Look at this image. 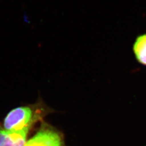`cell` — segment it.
Here are the masks:
<instances>
[{
	"label": "cell",
	"mask_w": 146,
	"mask_h": 146,
	"mask_svg": "<svg viewBox=\"0 0 146 146\" xmlns=\"http://www.w3.org/2000/svg\"><path fill=\"white\" fill-rule=\"evenodd\" d=\"M52 112L43 103L20 107L11 111L4 120V127L8 131L29 130L32 125Z\"/></svg>",
	"instance_id": "1"
},
{
	"label": "cell",
	"mask_w": 146,
	"mask_h": 146,
	"mask_svg": "<svg viewBox=\"0 0 146 146\" xmlns=\"http://www.w3.org/2000/svg\"><path fill=\"white\" fill-rule=\"evenodd\" d=\"M24 146H65L62 133L48 123H43L39 131Z\"/></svg>",
	"instance_id": "2"
},
{
	"label": "cell",
	"mask_w": 146,
	"mask_h": 146,
	"mask_svg": "<svg viewBox=\"0 0 146 146\" xmlns=\"http://www.w3.org/2000/svg\"><path fill=\"white\" fill-rule=\"evenodd\" d=\"M28 130L8 131L0 127V146H24Z\"/></svg>",
	"instance_id": "3"
},
{
	"label": "cell",
	"mask_w": 146,
	"mask_h": 146,
	"mask_svg": "<svg viewBox=\"0 0 146 146\" xmlns=\"http://www.w3.org/2000/svg\"><path fill=\"white\" fill-rule=\"evenodd\" d=\"M133 50L137 61L146 66V34L141 35L136 38Z\"/></svg>",
	"instance_id": "4"
}]
</instances>
